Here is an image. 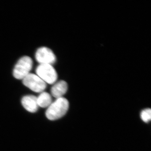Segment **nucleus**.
<instances>
[{
  "label": "nucleus",
  "instance_id": "f03ea898",
  "mask_svg": "<svg viewBox=\"0 0 151 151\" xmlns=\"http://www.w3.org/2000/svg\"><path fill=\"white\" fill-rule=\"evenodd\" d=\"M33 65L32 60L29 57L24 56L19 59L13 70L14 77L23 79L30 73Z\"/></svg>",
  "mask_w": 151,
  "mask_h": 151
},
{
  "label": "nucleus",
  "instance_id": "423d86ee",
  "mask_svg": "<svg viewBox=\"0 0 151 151\" xmlns=\"http://www.w3.org/2000/svg\"><path fill=\"white\" fill-rule=\"evenodd\" d=\"M21 102L24 108L30 113H35L38 109L37 97L34 95H28L24 96L22 98Z\"/></svg>",
  "mask_w": 151,
  "mask_h": 151
},
{
  "label": "nucleus",
  "instance_id": "39448f33",
  "mask_svg": "<svg viewBox=\"0 0 151 151\" xmlns=\"http://www.w3.org/2000/svg\"><path fill=\"white\" fill-rule=\"evenodd\" d=\"M35 58L40 64L52 65L56 61V58L54 52L50 49L46 47H40L37 50Z\"/></svg>",
  "mask_w": 151,
  "mask_h": 151
},
{
  "label": "nucleus",
  "instance_id": "0eeeda50",
  "mask_svg": "<svg viewBox=\"0 0 151 151\" xmlns=\"http://www.w3.org/2000/svg\"><path fill=\"white\" fill-rule=\"evenodd\" d=\"M68 85L67 82L61 80L55 82L51 89L52 95L56 99L63 97L67 92Z\"/></svg>",
  "mask_w": 151,
  "mask_h": 151
},
{
  "label": "nucleus",
  "instance_id": "20e7f679",
  "mask_svg": "<svg viewBox=\"0 0 151 151\" xmlns=\"http://www.w3.org/2000/svg\"><path fill=\"white\" fill-rule=\"evenodd\" d=\"M23 84L33 92L41 93L46 89V83L37 74L29 73L22 79Z\"/></svg>",
  "mask_w": 151,
  "mask_h": 151
},
{
  "label": "nucleus",
  "instance_id": "7ed1b4c3",
  "mask_svg": "<svg viewBox=\"0 0 151 151\" xmlns=\"http://www.w3.org/2000/svg\"><path fill=\"white\" fill-rule=\"evenodd\" d=\"M37 75L45 83L54 84L56 82L58 74L52 65L40 64L36 69Z\"/></svg>",
  "mask_w": 151,
  "mask_h": 151
},
{
  "label": "nucleus",
  "instance_id": "f257e3e1",
  "mask_svg": "<svg viewBox=\"0 0 151 151\" xmlns=\"http://www.w3.org/2000/svg\"><path fill=\"white\" fill-rule=\"evenodd\" d=\"M68 108L69 102L67 99L63 97L58 98L47 108L45 115L49 120H58L66 114Z\"/></svg>",
  "mask_w": 151,
  "mask_h": 151
},
{
  "label": "nucleus",
  "instance_id": "1a4fd4ad",
  "mask_svg": "<svg viewBox=\"0 0 151 151\" xmlns=\"http://www.w3.org/2000/svg\"><path fill=\"white\" fill-rule=\"evenodd\" d=\"M141 118L143 122L148 123L151 119V110L150 108H147L142 111L141 113Z\"/></svg>",
  "mask_w": 151,
  "mask_h": 151
},
{
  "label": "nucleus",
  "instance_id": "6e6552de",
  "mask_svg": "<svg viewBox=\"0 0 151 151\" xmlns=\"http://www.w3.org/2000/svg\"><path fill=\"white\" fill-rule=\"evenodd\" d=\"M37 102L39 107L42 108H48L52 103L51 95L47 92H41L37 97Z\"/></svg>",
  "mask_w": 151,
  "mask_h": 151
}]
</instances>
